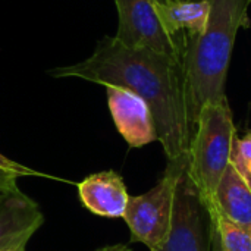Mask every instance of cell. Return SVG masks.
I'll return each mask as SVG.
<instances>
[{"label":"cell","mask_w":251,"mask_h":251,"mask_svg":"<svg viewBox=\"0 0 251 251\" xmlns=\"http://www.w3.org/2000/svg\"><path fill=\"white\" fill-rule=\"evenodd\" d=\"M106 93L115 126L131 147L140 149L157 141L151 110L138 94L115 85H107Z\"/></svg>","instance_id":"52a82bcc"},{"label":"cell","mask_w":251,"mask_h":251,"mask_svg":"<svg viewBox=\"0 0 251 251\" xmlns=\"http://www.w3.org/2000/svg\"><path fill=\"white\" fill-rule=\"evenodd\" d=\"M235 125L228 99L206 104L197 119L188 151V174L209 209L216 187L229 165Z\"/></svg>","instance_id":"3957f363"},{"label":"cell","mask_w":251,"mask_h":251,"mask_svg":"<svg viewBox=\"0 0 251 251\" xmlns=\"http://www.w3.org/2000/svg\"><path fill=\"white\" fill-rule=\"evenodd\" d=\"M94 251H131L129 246L126 244H112V246H104Z\"/></svg>","instance_id":"2e32d148"},{"label":"cell","mask_w":251,"mask_h":251,"mask_svg":"<svg viewBox=\"0 0 251 251\" xmlns=\"http://www.w3.org/2000/svg\"><path fill=\"white\" fill-rule=\"evenodd\" d=\"M21 175L13 172V171H9V169H4V168H0V194H6L9 191H13L18 188V178Z\"/></svg>","instance_id":"9a60e30c"},{"label":"cell","mask_w":251,"mask_h":251,"mask_svg":"<svg viewBox=\"0 0 251 251\" xmlns=\"http://www.w3.org/2000/svg\"><path fill=\"white\" fill-rule=\"evenodd\" d=\"M0 168L13 171V172H16V174H19L21 176H35V175H38V176H46L44 174H40V172H37V171H34V169H29V168H26V166H22V165H19V163L10 160L9 157H6V156L1 154V153H0Z\"/></svg>","instance_id":"5bb4252c"},{"label":"cell","mask_w":251,"mask_h":251,"mask_svg":"<svg viewBox=\"0 0 251 251\" xmlns=\"http://www.w3.org/2000/svg\"><path fill=\"white\" fill-rule=\"evenodd\" d=\"M210 240H212V247H210V251H221V247H219V241H218V235H216V231H215L213 225H212Z\"/></svg>","instance_id":"e0dca14e"},{"label":"cell","mask_w":251,"mask_h":251,"mask_svg":"<svg viewBox=\"0 0 251 251\" xmlns=\"http://www.w3.org/2000/svg\"><path fill=\"white\" fill-rule=\"evenodd\" d=\"M187 157V156H184ZM169 160L160 181L141 196H129L124 213L132 241L143 243L150 251L163 249L172 216L174 188L182 159Z\"/></svg>","instance_id":"277c9868"},{"label":"cell","mask_w":251,"mask_h":251,"mask_svg":"<svg viewBox=\"0 0 251 251\" xmlns=\"http://www.w3.org/2000/svg\"><path fill=\"white\" fill-rule=\"evenodd\" d=\"M207 210L238 224H251V188L231 163L225 169Z\"/></svg>","instance_id":"30bf717a"},{"label":"cell","mask_w":251,"mask_h":251,"mask_svg":"<svg viewBox=\"0 0 251 251\" xmlns=\"http://www.w3.org/2000/svg\"><path fill=\"white\" fill-rule=\"evenodd\" d=\"M1 196H3V194H0V197H1Z\"/></svg>","instance_id":"ac0fdd59"},{"label":"cell","mask_w":251,"mask_h":251,"mask_svg":"<svg viewBox=\"0 0 251 251\" xmlns=\"http://www.w3.org/2000/svg\"><path fill=\"white\" fill-rule=\"evenodd\" d=\"M210 13L203 32H182L181 62L185 78L188 119L196 131L206 104L219 103L225 96V81L235 37L249 26L250 0H209Z\"/></svg>","instance_id":"7a4b0ae2"},{"label":"cell","mask_w":251,"mask_h":251,"mask_svg":"<svg viewBox=\"0 0 251 251\" xmlns=\"http://www.w3.org/2000/svg\"><path fill=\"white\" fill-rule=\"evenodd\" d=\"M210 213L188 174L187 156L176 174L171 226L160 251H210Z\"/></svg>","instance_id":"5b68a950"},{"label":"cell","mask_w":251,"mask_h":251,"mask_svg":"<svg viewBox=\"0 0 251 251\" xmlns=\"http://www.w3.org/2000/svg\"><path fill=\"white\" fill-rule=\"evenodd\" d=\"M229 163L244 178L251 188V132L243 138L234 140Z\"/></svg>","instance_id":"4fadbf2b"},{"label":"cell","mask_w":251,"mask_h":251,"mask_svg":"<svg viewBox=\"0 0 251 251\" xmlns=\"http://www.w3.org/2000/svg\"><path fill=\"white\" fill-rule=\"evenodd\" d=\"M49 74L134 91L151 110L157 141L168 160L188 156L193 129L188 119L181 54L169 56L149 49L128 47L115 37H104L87 60L54 68Z\"/></svg>","instance_id":"6da1fadb"},{"label":"cell","mask_w":251,"mask_h":251,"mask_svg":"<svg viewBox=\"0 0 251 251\" xmlns=\"http://www.w3.org/2000/svg\"><path fill=\"white\" fill-rule=\"evenodd\" d=\"M156 7L165 29L174 38H179L182 32H203L210 13L209 0H157Z\"/></svg>","instance_id":"8fae6325"},{"label":"cell","mask_w":251,"mask_h":251,"mask_svg":"<svg viewBox=\"0 0 251 251\" xmlns=\"http://www.w3.org/2000/svg\"><path fill=\"white\" fill-rule=\"evenodd\" d=\"M250 3H251V0H250Z\"/></svg>","instance_id":"d6986e66"},{"label":"cell","mask_w":251,"mask_h":251,"mask_svg":"<svg viewBox=\"0 0 251 251\" xmlns=\"http://www.w3.org/2000/svg\"><path fill=\"white\" fill-rule=\"evenodd\" d=\"M44 224L38 204L19 188L0 197V251H25Z\"/></svg>","instance_id":"ba28073f"},{"label":"cell","mask_w":251,"mask_h":251,"mask_svg":"<svg viewBox=\"0 0 251 251\" xmlns=\"http://www.w3.org/2000/svg\"><path fill=\"white\" fill-rule=\"evenodd\" d=\"M82 206L100 218H124L129 194L122 176L115 171H103L84 178L78 184Z\"/></svg>","instance_id":"9c48e42d"},{"label":"cell","mask_w":251,"mask_h":251,"mask_svg":"<svg viewBox=\"0 0 251 251\" xmlns=\"http://www.w3.org/2000/svg\"><path fill=\"white\" fill-rule=\"evenodd\" d=\"M221 251H251V224L234 222L216 212H209Z\"/></svg>","instance_id":"7c38bea8"},{"label":"cell","mask_w":251,"mask_h":251,"mask_svg":"<svg viewBox=\"0 0 251 251\" xmlns=\"http://www.w3.org/2000/svg\"><path fill=\"white\" fill-rule=\"evenodd\" d=\"M156 1L115 0L119 19L115 38L128 47H141L160 54L179 56L182 34L179 38L168 34L157 13Z\"/></svg>","instance_id":"8992f818"}]
</instances>
